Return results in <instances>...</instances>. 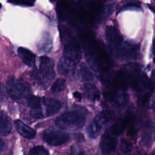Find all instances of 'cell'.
<instances>
[{
	"mask_svg": "<svg viewBox=\"0 0 155 155\" xmlns=\"http://www.w3.org/2000/svg\"><path fill=\"white\" fill-rule=\"evenodd\" d=\"M54 76L53 62L46 56H41L40 58L39 69L38 70L35 68L31 71L32 81L39 86L45 88L50 85Z\"/></svg>",
	"mask_w": 155,
	"mask_h": 155,
	"instance_id": "1",
	"label": "cell"
},
{
	"mask_svg": "<svg viewBox=\"0 0 155 155\" xmlns=\"http://www.w3.org/2000/svg\"><path fill=\"white\" fill-rule=\"evenodd\" d=\"M85 122L86 116L80 111L65 112L56 119V125L65 130H79L84 127Z\"/></svg>",
	"mask_w": 155,
	"mask_h": 155,
	"instance_id": "2",
	"label": "cell"
},
{
	"mask_svg": "<svg viewBox=\"0 0 155 155\" xmlns=\"http://www.w3.org/2000/svg\"><path fill=\"white\" fill-rule=\"evenodd\" d=\"M7 91L8 96L18 102H21L24 99H27L31 92L28 83L14 77L8 78L7 82Z\"/></svg>",
	"mask_w": 155,
	"mask_h": 155,
	"instance_id": "3",
	"label": "cell"
},
{
	"mask_svg": "<svg viewBox=\"0 0 155 155\" xmlns=\"http://www.w3.org/2000/svg\"><path fill=\"white\" fill-rule=\"evenodd\" d=\"M114 116V113L111 110L103 111L97 114L87 128V132L88 136L91 139L97 137L103 126L112 120Z\"/></svg>",
	"mask_w": 155,
	"mask_h": 155,
	"instance_id": "4",
	"label": "cell"
},
{
	"mask_svg": "<svg viewBox=\"0 0 155 155\" xmlns=\"http://www.w3.org/2000/svg\"><path fill=\"white\" fill-rule=\"evenodd\" d=\"M68 133L53 128L46 129L43 133V139L48 145L59 146L66 143L69 139Z\"/></svg>",
	"mask_w": 155,
	"mask_h": 155,
	"instance_id": "5",
	"label": "cell"
},
{
	"mask_svg": "<svg viewBox=\"0 0 155 155\" xmlns=\"http://www.w3.org/2000/svg\"><path fill=\"white\" fill-rule=\"evenodd\" d=\"M64 57L77 64L82 58V51L76 40H71L64 45Z\"/></svg>",
	"mask_w": 155,
	"mask_h": 155,
	"instance_id": "6",
	"label": "cell"
},
{
	"mask_svg": "<svg viewBox=\"0 0 155 155\" xmlns=\"http://www.w3.org/2000/svg\"><path fill=\"white\" fill-rule=\"evenodd\" d=\"M118 48L117 57L121 60L136 59L139 57V47L136 44L126 42Z\"/></svg>",
	"mask_w": 155,
	"mask_h": 155,
	"instance_id": "7",
	"label": "cell"
},
{
	"mask_svg": "<svg viewBox=\"0 0 155 155\" xmlns=\"http://www.w3.org/2000/svg\"><path fill=\"white\" fill-rule=\"evenodd\" d=\"M105 34L109 45L113 49L118 48L123 43V38L117 30L111 25L106 27Z\"/></svg>",
	"mask_w": 155,
	"mask_h": 155,
	"instance_id": "8",
	"label": "cell"
},
{
	"mask_svg": "<svg viewBox=\"0 0 155 155\" xmlns=\"http://www.w3.org/2000/svg\"><path fill=\"white\" fill-rule=\"evenodd\" d=\"M117 145V140L113 134L109 131L105 133L100 141V148L104 154H110L114 151Z\"/></svg>",
	"mask_w": 155,
	"mask_h": 155,
	"instance_id": "9",
	"label": "cell"
},
{
	"mask_svg": "<svg viewBox=\"0 0 155 155\" xmlns=\"http://www.w3.org/2000/svg\"><path fill=\"white\" fill-rule=\"evenodd\" d=\"M42 104L45 107V117H49L55 114L61 108V103L53 99L41 97Z\"/></svg>",
	"mask_w": 155,
	"mask_h": 155,
	"instance_id": "10",
	"label": "cell"
},
{
	"mask_svg": "<svg viewBox=\"0 0 155 155\" xmlns=\"http://www.w3.org/2000/svg\"><path fill=\"white\" fill-rule=\"evenodd\" d=\"M76 66L74 62L65 58H62L58 64V70L61 74L66 76H72L76 73Z\"/></svg>",
	"mask_w": 155,
	"mask_h": 155,
	"instance_id": "11",
	"label": "cell"
},
{
	"mask_svg": "<svg viewBox=\"0 0 155 155\" xmlns=\"http://www.w3.org/2000/svg\"><path fill=\"white\" fill-rule=\"evenodd\" d=\"M15 125L18 133L27 139H33L36 136V131L30 127L27 126L20 120L15 121Z\"/></svg>",
	"mask_w": 155,
	"mask_h": 155,
	"instance_id": "12",
	"label": "cell"
},
{
	"mask_svg": "<svg viewBox=\"0 0 155 155\" xmlns=\"http://www.w3.org/2000/svg\"><path fill=\"white\" fill-rule=\"evenodd\" d=\"M19 58L25 65L28 67H33L35 64V55L28 49L19 47L18 50Z\"/></svg>",
	"mask_w": 155,
	"mask_h": 155,
	"instance_id": "13",
	"label": "cell"
},
{
	"mask_svg": "<svg viewBox=\"0 0 155 155\" xmlns=\"http://www.w3.org/2000/svg\"><path fill=\"white\" fill-rule=\"evenodd\" d=\"M82 89L86 97L90 101H98L100 98V93L97 87L90 83L85 84L82 87Z\"/></svg>",
	"mask_w": 155,
	"mask_h": 155,
	"instance_id": "14",
	"label": "cell"
},
{
	"mask_svg": "<svg viewBox=\"0 0 155 155\" xmlns=\"http://www.w3.org/2000/svg\"><path fill=\"white\" fill-rule=\"evenodd\" d=\"M12 127L9 117L3 112H0V134L2 136L8 135Z\"/></svg>",
	"mask_w": 155,
	"mask_h": 155,
	"instance_id": "15",
	"label": "cell"
},
{
	"mask_svg": "<svg viewBox=\"0 0 155 155\" xmlns=\"http://www.w3.org/2000/svg\"><path fill=\"white\" fill-rule=\"evenodd\" d=\"M140 4L136 0H124L119 4L117 13L125 10H140Z\"/></svg>",
	"mask_w": 155,
	"mask_h": 155,
	"instance_id": "16",
	"label": "cell"
},
{
	"mask_svg": "<svg viewBox=\"0 0 155 155\" xmlns=\"http://www.w3.org/2000/svg\"><path fill=\"white\" fill-rule=\"evenodd\" d=\"M111 97L114 101H115L119 105L122 106L126 105L129 100L128 94L125 92L116 93V94H113Z\"/></svg>",
	"mask_w": 155,
	"mask_h": 155,
	"instance_id": "17",
	"label": "cell"
},
{
	"mask_svg": "<svg viewBox=\"0 0 155 155\" xmlns=\"http://www.w3.org/2000/svg\"><path fill=\"white\" fill-rule=\"evenodd\" d=\"M39 45V48L42 51L49 52L50 51L52 47V39L49 35L44 36Z\"/></svg>",
	"mask_w": 155,
	"mask_h": 155,
	"instance_id": "18",
	"label": "cell"
},
{
	"mask_svg": "<svg viewBox=\"0 0 155 155\" xmlns=\"http://www.w3.org/2000/svg\"><path fill=\"white\" fill-rule=\"evenodd\" d=\"M26 100L27 105L31 108H36L42 107L41 97L30 94Z\"/></svg>",
	"mask_w": 155,
	"mask_h": 155,
	"instance_id": "19",
	"label": "cell"
},
{
	"mask_svg": "<svg viewBox=\"0 0 155 155\" xmlns=\"http://www.w3.org/2000/svg\"><path fill=\"white\" fill-rule=\"evenodd\" d=\"M80 73L82 78L85 81H90L93 79V74L88 69V68L84 64L81 67Z\"/></svg>",
	"mask_w": 155,
	"mask_h": 155,
	"instance_id": "20",
	"label": "cell"
},
{
	"mask_svg": "<svg viewBox=\"0 0 155 155\" xmlns=\"http://www.w3.org/2000/svg\"><path fill=\"white\" fill-rule=\"evenodd\" d=\"M66 81L64 79H58L53 84L51 87V91L53 92H60L63 91L65 88Z\"/></svg>",
	"mask_w": 155,
	"mask_h": 155,
	"instance_id": "21",
	"label": "cell"
},
{
	"mask_svg": "<svg viewBox=\"0 0 155 155\" xmlns=\"http://www.w3.org/2000/svg\"><path fill=\"white\" fill-rule=\"evenodd\" d=\"M120 150L124 153H128L132 151L133 145L130 142H128L126 139H122L120 140Z\"/></svg>",
	"mask_w": 155,
	"mask_h": 155,
	"instance_id": "22",
	"label": "cell"
},
{
	"mask_svg": "<svg viewBox=\"0 0 155 155\" xmlns=\"http://www.w3.org/2000/svg\"><path fill=\"white\" fill-rule=\"evenodd\" d=\"M8 2L21 6L31 7L35 4L36 0H7Z\"/></svg>",
	"mask_w": 155,
	"mask_h": 155,
	"instance_id": "23",
	"label": "cell"
},
{
	"mask_svg": "<svg viewBox=\"0 0 155 155\" xmlns=\"http://www.w3.org/2000/svg\"><path fill=\"white\" fill-rule=\"evenodd\" d=\"M48 151L42 146H36L31 148L29 152L30 154H38L45 155L48 154Z\"/></svg>",
	"mask_w": 155,
	"mask_h": 155,
	"instance_id": "24",
	"label": "cell"
},
{
	"mask_svg": "<svg viewBox=\"0 0 155 155\" xmlns=\"http://www.w3.org/2000/svg\"><path fill=\"white\" fill-rule=\"evenodd\" d=\"M30 116L35 119H42L45 117L44 114L42 112V108H31L30 112Z\"/></svg>",
	"mask_w": 155,
	"mask_h": 155,
	"instance_id": "25",
	"label": "cell"
},
{
	"mask_svg": "<svg viewBox=\"0 0 155 155\" xmlns=\"http://www.w3.org/2000/svg\"><path fill=\"white\" fill-rule=\"evenodd\" d=\"M75 138L77 140V141L82 142L84 141V137L82 134L81 133H77L75 134Z\"/></svg>",
	"mask_w": 155,
	"mask_h": 155,
	"instance_id": "26",
	"label": "cell"
},
{
	"mask_svg": "<svg viewBox=\"0 0 155 155\" xmlns=\"http://www.w3.org/2000/svg\"><path fill=\"white\" fill-rule=\"evenodd\" d=\"M136 134V129L133 127H131L128 131V135L129 136H134Z\"/></svg>",
	"mask_w": 155,
	"mask_h": 155,
	"instance_id": "27",
	"label": "cell"
},
{
	"mask_svg": "<svg viewBox=\"0 0 155 155\" xmlns=\"http://www.w3.org/2000/svg\"><path fill=\"white\" fill-rule=\"evenodd\" d=\"M5 96V93H4V88L3 85L0 83V100H2V98Z\"/></svg>",
	"mask_w": 155,
	"mask_h": 155,
	"instance_id": "28",
	"label": "cell"
},
{
	"mask_svg": "<svg viewBox=\"0 0 155 155\" xmlns=\"http://www.w3.org/2000/svg\"><path fill=\"white\" fill-rule=\"evenodd\" d=\"M73 96H74V97L76 99H78V101H81L82 97L81 93H80L79 92H78V91L74 92V93H73Z\"/></svg>",
	"mask_w": 155,
	"mask_h": 155,
	"instance_id": "29",
	"label": "cell"
},
{
	"mask_svg": "<svg viewBox=\"0 0 155 155\" xmlns=\"http://www.w3.org/2000/svg\"><path fill=\"white\" fill-rule=\"evenodd\" d=\"M4 145H5V144H4L3 140L0 137V152L3 150Z\"/></svg>",
	"mask_w": 155,
	"mask_h": 155,
	"instance_id": "30",
	"label": "cell"
},
{
	"mask_svg": "<svg viewBox=\"0 0 155 155\" xmlns=\"http://www.w3.org/2000/svg\"><path fill=\"white\" fill-rule=\"evenodd\" d=\"M1 7H2V4L0 3V9L1 8Z\"/></svg>",
	"mask_w": 155,
	"mask_h": 155,
	"instance_id": "31",
	"label": "cell"
}]
</instances>
